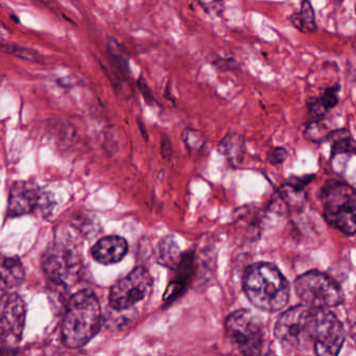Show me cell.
<instances>
[{
    "label": "cell",
    "mask_w": 356,
    "mask_h": 356,
    "mask_svg": "<svg viewBox=\"0 0 356 356\" xmlns=\"http://www.w3.org/2000/svg\"><path fill=\"white\" fill-rule=\"evenodd\" d=\"M243 285L250 302L264 312H279L289 303V282L274 264H252L245 270Z\"/></svg>",
    "instance_id": "cell-1"
},
{
    "label": "cell",
    "mask_w": 356,
    "mask_h": 356,
    "mask_svg": "<svg viewBox=\"0 0 356 356\" xmlns=\"http://www.w3.org/2000/svg\"><path fill=\"white\" fill-rule=\"evenodd\" d=\"M102 326V309L99 299L90 291L74 293L68 302L62 323V339L68 348L86 345Z\"/></svg>",
    "instance_id": "cell-2"
},
{
    "label": "cell",
    "mask_w": 356,
    "mask_h": 356,
    "mask_svg": "<svg viewBox=\"0 0 356 356\" xmlns=\"http://www.w3.org/2000/svg\"><path fill=\"white\" fill-rule=\"evenodd\" d=\"M318 308L297 305L279 316L275 337L289 353H314L318 325Z\"/></svg>",
    "instance_id": "cell-3"
},
{
    "label": "cell",
    "mask_w": 356,
    "mask_h": 356,
    "mask_svg": "<svg viewBox=\"0 0 356 356\" xmlns=\"http://www.w3.org/2000/svg\"><path fill=\"white\" fill-rule=\"evenodd\" d=\"M324 218L329 225L347 235L356 230L355 191L345 183L331 181L321 191Z\"/></svg>",
    "instance_id": "cell-4"
},
{
    "label": "cell",
    "mask_w": 356,
    "mask_h": 356,
    "mask_svg": "<svg viewBox=\"0 0 356 356\" xmlns=\"http://www.w3.org/2000/svg\"><path fill=\"white\" fill-rule=\"evenodd\" d=\"M293 285L298 297L310 307L328 309L343 303L341 286L325 273L309 270L298 277Z\"/></svg>",
    "instance_id": "cell-5"
},
{
    "label": "cell",
    "mask_w": 356,
    "mask_h": 356,
    "mask_svg": "<svg viewBox=\"0 0 356 356\" xmlns=\"http://www.w3.org/2000/svg\"><path fill=\"white\" fill-rule=\"evenodd\" d=\"M227 335L233 347L243 355H259L264 352V327L260 321L247 309L236 310L227 318Z\"/></svg>",
    "instance_id": "cell-6"
},
{
    "label": "cell",
    "mask_w": 356,
    "mask_h": 356,
    "mask_svg": "<svg viewBox=\"0 0 356 356\" xmlns=\"http://www.w3.org/2000/svg\"><path fill=\"white\" fill-rule=\"evenodd\" d=\"M153 289V278L147 268H134L115 283L110 291V306L116 312L129 310L147 297Z\"/></svg>",
    "instance_id": "cell-7"
},
{
    "label": "cell",
    "mask_w": 356,
    "mask_h": 356,
    "mask_svg": "<svg viewBox=\"0 0 356 356\" xmlns=\"http://www.w3.org/2000/svg\"><path fill=\"white\" fill-rule=\"evenodd\" d=\"M82 268V258L78 249L70 243H58L45 256L44 270L60 284H70L78 278Z\"/></svg>",
    "instance_id": "cell-8"
},
{
    "label": "cell",
    "mask_w": 356,
    "mask_h": 356,
    "mask_svg": "<svg viewBox=\"0 0 356 356\" xmlns=\"http://www.w3.org/2000/svg\"><path fill=\"white\" fill-rule=\"evenodd\" d=\"M26 306L17 293L0 297V339L8 346L17 345L26 326Z\"/></svg>",
    "instance_id": "cell-9"
},
{
    "label": "cell",
    "mask_w": 356,
    "mask_h": 356,
    "mask_svg": "<svg viewBox=\"0 0 356 356\" xmlns=\"http://www.w3.org/2000/svg\"><path fill=\"white\" fill-rule=\"evenodd\" d=\"M343 341L345 329L341 321L328 309H320L314 353L320 356L337 355Z\"/></svg>",
    "instance_id": "cell-10"
},
{
    "label": "cell",
    "mask_w": 356,
    "mask_h": 356,
    "mask_svg": "<svg viewBox=\"0 0 356 356\" xmlns=\"http://www.w3.org/2000/svg\"><path fill=\"white\" fill-rule=\"evenodd\" d=\"M40 188L33 182H17L10 191L9 214L20 216L34 212L42 202Z\"/></svg>",
    "instance_id": "cell-11"
},
{
    "label": "cell",
    "mask_w": 356,
    "mask_h": 356,
    "mask_svg": "<svg viewBox=\"0 0 356 356\" xmlns=\"http://www.w3.org/2000/svg\"><path fill=\"white\" fill-rule=\"evenodd\" d=\"M128 243L120 236L104 237L92 248V257L102 264H114L122 261L128 253Z\"/></svg>",
    "instance_id": "cell-12"
},
{
    "label": "cell",
    "mask_w": 356,
    "mask_h": 356,
    "mask_svg": "<svg viewBox=\"0 0 356 356\" xmlns=\"http://www.w3.org/2000/svg\"><path fill=\"white\" fill-rule=\"evenodd\" d=\"M24 266L16 256L0 255V287L3 291L17 289L24 280Z\"/></svg>",
    "instance_id": "cell-13"
},
{
    "label": "cell",
    "mask_w": 356,
    "mask_h": 356,
    "mask_svg": "<svg viewBox=\"0 0 356 356\" xmlns=\"http://www.w3.org/2000/svg\"><path fill=\"white\" fill-rule=\"evenodd\" d=\"M220 152L232 165H238L245 154V140L238 133H229L220 141Z\"/></svg>",
    "instance_id": "cell-14"
},
{
    "label": "cell",
    "mask_w": 356,
    "mask_h": 356,
    "mask_svg": "<svg viewBox=\"0 0 356 356\" xmlns=\"http://www.w3.org/2000/svg\"><path fill=\"white\" fill-rule=\"evenodd\" d=\"M341 87L339 85L328 87L325 89L320 97H316L314 101L308 103V110L314 120L323 118L327 112L335 107L339 104V90Z\"/></svg>",
    "instance_id": "cell-15"
},
{
    "label": "cell",
    "mask_w": 356,
    "mask_h": 356,
    "mask_svg": "<svg viewBox=\"0 0 356 356\" xmlns=\"http://www.w3.org/2000/svg\"><path fill=\"white\" fill-rule=\"evenodd\" d=\"M289 22L303 34H314L318 30L316 13L309 0L302 1L301 9L289 16Z\"/></svg>",
    "instance_id": "cell-16"
},
{
    "label": "cell",
    "mask_w": 356,
    "mask_h": 356,
    "mask_svg": "<svg viewBox=\"0 0 356 356\" xmlns=\"http://www.w3.org/2000/svg\"><path fill=\"white\" fill-rule=\"evenodd\" d=\"M157 260L161 266L175 268L180 264L181 251L174 237H165L157 247Z\"/></svg>",
    "instance_id": "cell-17"
},
{
    "label": "cell",
    "mask_w": 356,
    "mask_h": 356,
    "mask_svg": "<svg viewBox=\"0 0 356 356\" xmlns=\"http://www.w3.org/2000/svg\"><path fill=\"white\" fill-rule=\"evenodd\" d=\"M330 134V131H328L325 124H323L322 118L312 120L305 130L306 138L314 143L328 140Z\"/></svg>",
    "instance_id": "cell-18"
},
{
    "label": "cell",
    "mask_w": 356,
    "mask_h": 356,
    "mask_svg": "<svg viewBox=\"0 0 356 356\" xmlns=\"http://www.w3.org/2000/svg\"><path fill=\"white\" fill-rule=\"evenodd\" d=\"M108 49L112 59L115 62L122 72H129V58L128 54L124 51V47L118 42V41L110 39L108 43Z\"/></svg>",
    "instance_id": "cell-19"
},
{
    "label": "cell",
    "mask_w": 356,
    "mask_h": 356,
    "mask_svg": "<svg viewBox=\"0 0 356 356\" xmlns=\"http://www.w3.org/2000/svg\"><path fill=\"white\" fill-rule=\"evenodd\" d=\"M197 5L211 18H218L225 11L224 0H197Z\"/></svg>",
    "instance_id": "cell-20"
},
{
    "label": "cell",
    "mask_w": 356,
    "mask_h": 356,
    "mask_svg": "<svg viewBox=\"0 0 356 356\" xmlns=\"http://www.w3.org/2000/svg\"><path fill=\"white\" fill-rule=\"evenodd\" d=\"M183 138H184L187 147H191V149H200L205 143L203 134L200 133L199 131L193 130V129L185 130V132L183 133Z\"/></svg>",
    "instance_id": "cell-21"
},
{
    "label": "cell",
    "mask_w": 356,
    "mask_h": 356,
    "mask_svg": "<svg viewBox=\"0 0 356 356\" xmlns=\"http://www.w3.org/2000/svg\"><path fill=\"white\" fill-rule=\"evenodd\" d=\"M0 49H3L6 53L12 54V55L17 56L19 58L28 60H36L38 55L34 51L24 49V47H18V45L6 44L0 45Z\"/></svg>",
    "instance_id": "cell-22"
},
{
    "label": "cell",
    "mask_w": 356,
    "mask_h": 356,
    "mask_svg": "<svg viewBox=\"0 0 356 356\" xmlns=\"http://www.w3.org/2000/svg\"><path fill=\"white\" fill-rule=\"evenodd\" d=\"M138 88L145 99V103L149 104V106L158 105L157 99L154 97L153 92L149 89V85L145 82V78L143 76L138 79Z\"/></svg>",
    "instance_id": "cell-23"
},
{
    "label": "cell",
    "mask_w": 356,
    "mask_h": 356,
    "mask_svg": "<svg viewBox=\"0 0 356 356\" xmlns=\"http://www.w3.org/2000/svg\"><path fill=\"white\" fill-rule=\"evenodd\" d=\"M216 70L220 72H230V70H238L241 68L238 62L234 59H218L212 62Z\"/></svg>",
    "instance_id": "cell-24"
},
{
    "label": "cell",
    "mask_w": 356,
    "mask_h": 356,
    "mask_svg": "<svg viewBox=\"0 0 356 356\" xmlns=\"http://www.w3.org/2000/svg\"><path fill=\"white\" fill-rule=\"evenodd\" d=\"M287 158V152L283 147H276L268 153V161L272 164L282 163Z\"/></svg>",
    "instance_id": "cell-25"
},
{
    "label": "cell",
    "mask_w": 356,
    "mask_h": 356,
    "mask_svg": "<svg viewBox=\"0 0 356 356\" xmlns=\"http://www.w3.org/2000/svg\"><path fill=\"white\" fill-rule=\"evenodd\" d=\"M10 37V33L8 32L7 29L5 28L1 22H0V40H8Z\"/></svg>",
    "instance_id": "cell-26"
},
{
    "label": "cell",
    "mask_w": 356,
    "mask_h": 356,
    "mask_svg": "<svg viewBox=\"0 0 356 356\" xmlns=\"http://www.w3.org/2000/svg\"><path fill=\"white\" fill-rule=\"evenodd\" d=\"M337 1H343V0H337Z\"/></svg>",
    "instance_id": "cell-27"
}]
</instances>
